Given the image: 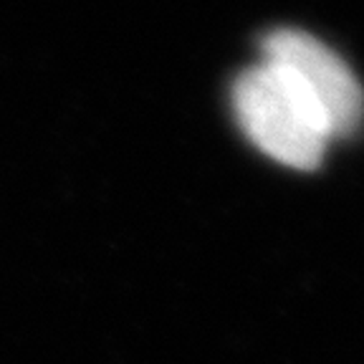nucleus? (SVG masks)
<instances>
[{
	"label": "nucleus",
	"instance_id": "f03ea898",
	"mask_svg": "<svg viewBox=\"0 0 364 364\" xmlns=\"http://www.w3.org/2000/svg\"><path fill=\"white\" fill-rule=\"evenodd\" d=\"M261 61L276 68L314 107L334 136H347L362 124L364 91L347 61L306 31L279 28L261 43Z\"/></svg>",
	"mask_w": 364,
	"mask_h": 364
},
{
	"label": "nucleus",
	"instance_id": "f257e3e1",
	"mask_svg": "<svg viewBox=\"0 0 364 364\" xmlns=\"http://www.w3.org/2000/svg\"><path fill=\"white\" fill-rule=\"evenodd\" d=\"M233 109L248 139L294 170H316L331 134L314 107L268 63L248 68L233 84Z\"/></svg>",
	"mask_w": 364,
	"mask_h": 364
}]
</instances>
